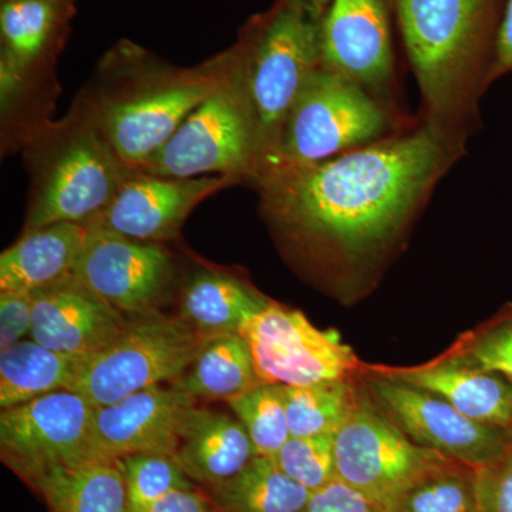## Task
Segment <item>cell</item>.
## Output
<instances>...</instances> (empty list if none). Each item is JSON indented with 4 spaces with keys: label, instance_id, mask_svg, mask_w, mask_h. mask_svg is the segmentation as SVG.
<instances>
[{
    "label": "cell",
    "instance_id": "cell-1",
    "mask_svg": "<svg viewBox=\"0 0 512 512\" xmlns=\"http://www.w3.org/2000/svg\"><path fill=\"white\" fill-rule=\"evenodd\" d=\"M466 153L419 120L369 146L312 164H276L258 173L268 214L312 249L339 278L383 265Z\"/></svg>",
    "mask_w": 512,
    "mask_h": 512
},
{
    "label": "cell",
    "instance_id": "cell-2",
    "mask_svg": "<svg viewBox=\"0 0 512 512\" xmlns=\"http://www.w3.org/2000/svg\"><path fill=\"white\" fill-rule=\"evenodd\" d=\"M404 57L420 92L417 114L434 137L466 153L483 127L507 0H393Z\"/></svg>",
    "mask_w": 512,
    "mask_h": 512
},
{
    "label": "cell",
    "instance_id": "cell-3",
    "mask_svg": "<svg viewBox=\"0 0 512 512\" xmlns=\"http://www.w3.org/2000/svg\"><path fill=\"white\" fill-rule=\"evenodd\" d=\"M320 23L322 16L309 0H276L268 12L249 23L239 43L261 168L274 156L293 103L322 64Z\"/></svg>",
    "mask_w": 512,
    "mask_h": 512
},
{
    "label": "cell",
    "instance_id": "cell-4",
    "mask_svg": "<svg viewBox=\"0 0 512 512\" xmlns=\"http://www.w3.org/2000/svg\"><path fill=\"white\" fill-rule=\"evenodd\" d=\"M417 123L419 117L384 106L362 87L320 64L293 103L274 156L262 168L319 163Z\"/></svg>",
    "mask_w": 512,
    "mask_h": 512
},
{
    "label": "cell",
    "instance_id": "cell-5",
    "mask_svg": "<svg viewBox=\"0 0 512 512\" xmlns=\"http://www.w3.org/2000/svg\"><path fill=\"white\" fill-rule=\"evenodd\" d=\"M239 52V49H238ZM147 173L165 178L258 174L261 148L249 104L241 53L234 80L217 84L174 136L147 161Z\"/></svg>",
    "mask_w": 512,
    "mask_h": 512
},
{
    "label": "cell",
    "instance_id": "cell-6",
    "mask_svg": "<svg viewBox=\"0 0 512 512\" xmlns=\"http://www.w3.org/2000/svg\"><path fill=\"white\" fill-rule=\"evenodd\" d=\"M200 343V336L183 319L157 311L141 313L128 319L116 339L86 360L72 390L97 409L173 383L191 365Z\"/></svg>",
    "mask_w": 512,
    "mask_h": 512
},
{
    "label": "cell",
    "instance_id": "cell-7",
    "mask_svg": "<svg viewBox=\"0 0 512 512\" xmlns=\"http://www.w3.org/2000/svg\"><path fill=\"white\" fill-rule=\"evenodd\" d=\"M448 457L414 443L370 394L335 434L336 478L390 511L394 501Z\"/></svg>",
    "mask_w": 512,
    "mask_h": 512
},
{
    "label": "cell",
    "instance_id": "cell-8",
    "mask_svg": "<svg viewBox=\"0 0 512 512\" xmlns=\"http://www.w3.org/2000/svg\"><path fill=\"white\" fill-rule=\"evenodd\" d=\"M393 0H332L320 23V62L384 106L404 110Z\"/></svg>",
    "mask_w": 512,
    "mask_h": 512
},
{
    "label": "cell",
    "instance_id": "cell-9",
    "mask_svg": "<svg viewBox=\"0 0 512 512\" xmlns=\"http://www.w3.org/2000/svg\"><path fill=\"white\" fill-rule=\"evenodd\" d=\"M241 333L264 383L309 386L363 373L362 363L336 330H320L302 312L272 301Z\"/></svg>",
    "mask_w": 512,
    "mask_h": 512
},
{
    "label": "cell",
    "instance_id": "cell-10",
    "mask_svg": "<svg viewBox=\"0 0 512 512\" xmlns=\"http://www.w3.org/2000/svg\"><path fill=\"white\" fill-rule=\"evenodd\" d=\"M96 407L74 390L46 394L0 413V450L20 478L32 471L97 458L92 424Z\"/></svg>",
    "mask_w": 512,
    "mask_h": 512
},
{
    "label": "cell",
    "instance_id": "cell-11",
    "mask_svg": "<svg viewBox=\"0 0 512 512\" xmlns=\"http://www.w3.org/2000/svg\"><path fill=\"white\" fill-rule=\"evenodd\" d=\"M362 375L370 396L421 447L473 468L512 448L510 431L478 423L436 394L365 370Z\"/></svg>",
    "mask_w": 512,
    "mask_h": 512
},
{
    "label": "cell",
    "instance_id": "cell-12",
    "mask_svg": "<svg viewBox=\"0 0 512 512\" xmlns=\"http://www.w3.org/2000/svg\"><path fill=\"white\" fill-rule=\"evenodd\" d=\"M173 278V262L153 242L90 227L74 279L124 315L154 311Z\"/></svg>",
    "mask_w": 512,
    "mask_h": 512
},
{
    "label": "cell",
    "instance_id": "cell-13",
    "mask_svg": "<svg viewBox=\"0 0 512 512\" xmlns=\"http://www.w3.org/2000/svg\"><path fill=\"white\" fill-rule=\"evenodd\" d=\"M113 150L97 134H77L50 165L30 210L26 232L60 224L89 225L121 185Z\"/></svg>",
    "mask_w": 512,
    "mask_h": 512
},
{
    "label": "cell",
    "instance_id": "cell-14",
    "mask_svg": "<svg viewBox=\"0 0 512 512\" xmlns=\"http://www.w3.org/2000/svg\"><path fill=\"white\" fill-rule=\"evenodd\" d=\"M194 397L168 384L141 390L94 409L92 437L97 456L120 460L133 454H173Z\"/></svg>",
    "mask_w": 512,
    "mask_h": 512
},
{
    "label": "cell",
    "instance_id": "cell-15",
    "mask_svg": "<svg viewBox=\"0 0 512 512\" xmlns=\"http://www.w3.org/2000/svg\"><path fill=\"white\" fill-rule=\"evenodd\" d=\"M227 177L165 178L144 175L121 183L119 190L89 227L106 229L141 242H156L177 234L185 218Z\"/></svg>",
    "mask_w": 512,
    "mask_h": 512
},
{
    "label": "cell",
    "instance_id": "cell-16",
    "mask_svg": "<svg viewBox=\"0 0 512 512\" xmlns=\"http://www.w3.org/2000/svg\"><path fill=\"white\" fill-rule=\"evenodd\" d=\"M215 86L211 80H190L114 103L104 117L111 150L127 163L146 164Z\"/></svg>",
    "mask_w": 512,
    "mask_h": 512
},
{
    "label": "cell",
    "instance_id": "cell-17",
    "mask_svg": "<svg viewBox=\"0 0 512 512\" xmlns=\"http://www.w3.org/2000/svg\"><path fill=\"white\" fill-rule=\"evenodd\" d=\"M363 370L436 394L485 426L512 429V384L497 373L474 365L453 348L424 365H363Z\"/></svg>",
    "mask_w": 512,
    "mask_h": 512
},
{
    "label": "cell",
    "instance_id": "cell-18",
    "mask_svg": "<svg viewBox=\"0 0 512 512\" xmlns=\"http://www.w3.org/2000/svg\"><path fill=\"white\" fill-rule=\"evenodd\" d=\"M127 323L124 313L69 281L35 293L29 338L56 352L90 357L116 339Z\"/></svg>",
    "mask_w": 512,
    "mask_h": 512
},
{
    "label": "cell",
    "instance_id": "cell-19",
    "mask_svg": "<svg viewBox=\"0 0 512 512\" xmlns=\"http://www.w3.org/2000/svg\"><path fill=\"white\" fill-rule=\"evenodd\" d=\"M89 232L74 222L26 232L0 256V292L37 293L73 281Z\"/></svg>",
    "mask_w": 512,
    "mask_h": 512
},
{
    "label": "cell",
    "instance_id": "cell-20",
    "mask_svg": "<svg viewBox=\"0 0 512 512\" xmlns=\"http://www.w3.org/2000/svg\"><path fill=\"white\" fill-rule=\"evenodd\" d=\"M254 444L237 417L191 407L185 414L174 457L200 488L224 483L251 463Z\"/></svg>",
    "mask_w": 512,
    "mask_h": 512
},
{
    "label": "cell",
    "instance_id": "cell-21",
    "mask_svg": "<svg viewBox=\"0 0 512 512\" xmlns=\"http://www.w3.org/2000/svg\"><path fill=\"white\" fill-rule=\"evenodd\" d=\"M74 13V0H2L3 92L62 42Z\"/></svg>",
    "mask_w": 512,
    "mask_h": 512
},
{
    "label": "cell",
    "instance_id": "cell-22",
    "mask_svg": "<svg viewBox=\"0 0 512 512\" xmlns=\"http://www.w3.org/2000/svg\"><path fill=\"white\" fill-rule=\"evenodd\" d=\"M50 512H130L119 461L90 458L32 471L22 477Z\"/></svg>",
    "mask_w": 512,
    "mask_h": 512
},
{
    "label": "cell",
    "instance_id": "cell-23",
    "mask_svg": "<svg viewBox=\"0 0 512 512\" xmlns=\"http://www.w3.org/2000/svg\"><path fill=\"white\" fill-rule=\"evenodd\" d=\"M269 299L238 279L217 272H198L185 285L180 318L201 339L241 332Z\"/></svg>",
    "mask_w": 512,
    "mask_h": 512
},
{
    "label": "cell",
    "instance_id": "cell-24",
    "mask_svg": "<svg viewBox=\"0 0 512 512\" xmlns=\"http://www.w3.org/2000/svg\"><path fill=\"white\" fill-rule=\"evenodd\" d=\"M87 359L56 352L30 338L0 350V409L72 390Z\"/></svg>",
    "mask_w": 512,
    "mask_h": 512
},
{
    "label": "cell",
    "instance_id": "cell-25",
    "mask_svg": "<svg viewBox=\"0 0 512 512\" xmlns=\"http://www.w3.org/2000/svg\"><path fill=\"white\" fill-rule=\"evenodd\" d=\"M261 383L247 339L235 332L201 339L191 365L170 384L195 400L228 403Z\"/></svg>",
    "mask_w": 512,
    "mask_h": 512
},
{
    "label": "cell",
    "instance_id": "cell-26",
    "mask_svg": "<svg viewBox=\"0 0 512 512\" xmlns=\"http://www.w3.org/2000/svg\"><path fill=\"white\" fill-rule=\"evenodd\" d=\"M215 512H301L311 491L286 476L274 457L255 456L224 483L201 488Z\"/></svg>",
    "mask_w": 512,
    "mask_h": 512
},
{
    "label": "cell",
    "instance_id": "cell-27",
    "mask_svg": "<svg viewBox=\"0 0 512 512\" xmlns=\"http://www.w3.org/2000/svg\"><path fill=\"white\" fill-rule=\"evenodd\" d=\"M282 387L291 437L335 436L360 396L355 379Z\"/></svg>",
    "mask_w": 512,
    "mask_h": 512
},
{
    "label": "cell",
    "instance_id": "cell-28",
    "mask_svg": "<svg viewBox=\"0 0 512 512\" xmlns=\"http://www.w3.org/2000/svg\"><path fill=\"white\" fill-rule=\"evenodd\" d=\"M390 512H480L476 470L447 458L414 481Z\"/></svg>",
    "mask_w": 512,
    "mask_h": 512
},
{
    "label": "cell",
    "instance_id": "cell-29",
    "mask_svg": "<svg viewBox=\"0 0 512 512\" xmlns=\"http://www.w3.org/2000/svg\"><path fill=\"white\" fill-rule=\"evenodd\" d=\"M228 406L247 430L256 456L275 457L291 439L281 384H258L229 400Z\"/></svg>",
    "mask_w": 512,
    "mask_h": 512
},
{
    "label": "cell",
    "instance_id": "cell-30",
    "mask_svg": "<svg viewBox=\"0 0 512 512\" xmlns=\"http://www.w3.org/2000/svg\"><path fill=\"white\" fill-rule=\"evenodd\" d=\"M117 461L126 481L130 512L146 511L164 495L195 487L173 454H133Z\"/></svg>",
    "mask_w": 512,
    "mask_h": 512
},
{
    "label": "cell",
    "instance_id": "cell-31",
    "mask_svg": "<svg viewBox=\"0 0 512 512\" xmlns=\"http://www.w3.org/2000/svg\"><path fill=\"white\" fill-rule=\"evenodd\" d=\"M451 348L512 384V303L477 329L461 335Z\"/></svg>",
    "mask_w": 512,
    "mask_h": 512
},
{
    "label": "cell",
    "instance_id": "cell-32",
    "mask_svg": "<svg viewBox=\"0 0 512 512\" xmlns=\"http://www.w3.org/2000/svg\"><path fill=\"white\" fill-rule=\"evenodd\" d=\"M286 476L313 491L335 480V436L291 437L274 457Z\"/></svg>",
    "mask_w": 512,
    "mask_h": 512
},
{
    "label": "cell",
    "instance_id": "cell-33",
    "mask_svg": "<svg viewBox=\"0 0 512 512\" xmlns=\"http://www.w3.org/2000/svg\"><path fill=\"white\" fill-rule=\"evenodd\" d=\"M474 470L480 512H512V448Z\"/></svg>",
    "mask_w": 512,
    "mask_h": 512
},
{
    "label": "cell",
    "instance_id": "cell-34",
    "mask_svg": "<svg viewBox=\"0 0 512 512\" xmlns=\"http://www.w3.org/2000/svg\"><path fill=\"white\" fill-rule=\"evenodd\" d=\"M301 512H390L383 505L370 500L365 494L343 481H330L325 487L313 491Z\"/></svg>",
    "mask_w": 512,
    "mask_h": 512
},
{
    "label": "cell",
    "instance_id": "cell-35",
    "mask_svg": "<svg viewBox=\"0 0 512 512\" xmlns=\"http://www.w3.org/2000/svg\"><path fill=\"white\" fill-rule=\"evenodd\" d=\"M35 293L0 292V350L28 339Z\"/></svg>",
    "mask_w": 512,
    "mask_h": 512
},
{
    "label": "cell",
    "instance_id": "cell-36",
    "mask_svg": "<svg viewBox=\"0 0 512 512\" xmlns=\"http://www.w3.org/2000/svg\"><path fill=\"white\" fill-rule=\"evenodd\" d=\"M143 512H215L210 498L198 485L164 495Z\"/></svg>",
    "mask_w": 512,
    "mask_h": 512
},
{
    "label": "cell",
    "instance_id": "cell-37",
    "mask_svg": "<svg viewBox=\"0 0 512 512\" xmlns=\"http://www.w3.org/2000/svg\"><path fill=\"white\" fill-rule=\"evenodd\" d=\"M512 74V0H507L503 25L498 37L497 53L493 69V83Z\"/></svg>",
    "mask_w": 512,
    "mask_h": 512
},
{
    "label": "cell",
    "instance_id": "cell-38",
    "mask_svg": "<svg viewBox=\"0 0 512 512\" xmlns=\"http://www.w3.org/2000/svg\"><path fill=\"white\" fill-rule=\"evenodd\" d=\"M330 2H332V0H309L312 8L315 9V12L318 13L319 16H322V18L326 10H328Z\"/></svg>",
    "mask_w": 512,
    "mask_h": 512
},
{
    "label": "cell",
    "instance_id": "cell-39",
    "mask_svg": "<svg viewBox=\"0 0 512 512\" xmlns=\"http://www.w3.org/2000/svg\"><path fill=\"white\" fill-rule=\"evenodd\" d=\"M510 434H511V437H512V429H511V431H510Z\"/></svg>",
    "mask_w": 512,
    "mask_h": 512
}]
</instances>
